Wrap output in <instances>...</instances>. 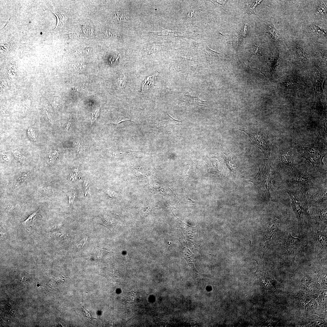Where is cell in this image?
Segmentation results:
<instances>
[{
	"label": "cell",
	"mask_w": 327,
	"mask_h": 327,
	"mask_svg": "<svg viewBox=\"0 0 327 327\" xmlns=\"http://www.w3.org/2000/svg\"><path fill=\"white\" fill-rule=\"evenodd\" d=\"M57 18V22L56 28H61L64 27L68 20L67 15L61 11H58L56 14L53 13Z\"/></svg>",
	"instance_id": "obj_13"
},
{
	"label": "cell",
	"mask_w": 327,
	"mask_h": 327,
	"mask_svg": "<svg viewBox=\"0 0 327 327\" xmlns=\"http://www.w3.org/2000/svg\"><path fill=\"white\" fill-rule=\"evenodd\" d=\"M40 191L43 194L51 195L54 193V190L50 186L44 185L40 187Z\"/></svg>",
	"instance_id": "obj_24"
},
{
	"label": "cell",
	"mask_w": 327,
	"mask_h": 327,
	"mask_svg": "<svg viewBox=\"0 0 327 327\" xmlns=\"http://www.w3.org/2000/svg\"><path fill=\"white\" fill-rule=\"evenodd\" d=\"M254 260L256 262V263H257V268L256 270V272H253V273L254 275V277L256 275V273L257 272H258V271L259 270V264L258 262L256 260Z\"/></svg>",
	"instance_id": "obj_41"
},
{
	"label": "cell",
	"mask_w": 327,
	"mask_h": 327,
	"mask_svg": "<svg viewBox=\"0 0 327 327\" xmlns=\"http://www.w3.org/2000/svg\"><path fill=\"white\" fill-rule=\"evenodd\" d=\"M325 154L322 153L316 148L311 147L305 149L301 157L308 160L313 166H319L323 165V159Z\"/></svg>",
	"instance_id": "obj_5"
},
{
	"label": "cell",
	"mask_w": 327,
	"mask_h": 327,
	"mask_svg": "<svg viewBox=\"0 0 327 327\" xmlns=\"http://www.w3.org/2000/svg\"><path fill=\"white\" fill-rule=\"evenodd\" d=\"M259 170L255 177L249 181L253 183L262 192L265 193L268 199L271 198L270 190L272 187V175L270 173V167L269 159L265 160L263 167L259 166Z\"/></svg>",
	"instance_id": "obj_2"
},
{
	"label": "cell",
	"mask_w": 327,
	"mask_h": 327,
	"mask_svg": "<svg viewBox=\"0 0 327 327\" xmlns=\"http://www.w3.org/2000/svg\"><path fill=\"white\" fill-rule=\"evenodd\" d=\"M76 148L77 149V152L78 153L81 154L82 153V148L81 145L79 143H78L76 146Z\"/></svg>",
	"instance_id": "obj_36"
},
{
	"label": "cell",
	"mask_w": 327,
	"mask_h": 327,
	"mask_svg": "<svg viewBox=\"0 0 327 327\" xmlns=\"http://www.w3.org/2000/svg\"><path fill=\"white\" fill-rule=\"evenodd\" d=\"M127 80V74L126 73L121 74L116 80V84L117 87L120 90H123L125 87Z\"/></svg>",
	"instance_id": "obj_14"
},
{
	"label": "cell",
	"mask_w": 327,
	"mask_h": 327,
	"mask_svg": "<svg viewBox=\"0 0 327 327\" xmlns=\"http://www.w3.org/2000/svg\"><path fill=\"white\" fill-rule=\"evenodd\" d=\"M240 130L249 135L252 144L261 150L265 156L269 159L272 144L268 136L261 131L253 129Z\"/></svg>",
	"instance_id": "obj_3"
},
{
	"label": "cell",
	"mask_w": 327,
	"mask_h": 327,
	"mask_svg": "<svg viewBox=\"0 0 327 327\" xmlns=\"http://www.w3.org/2000/svg\"><path fill=\"white\" fill-rule=\"evenodd\" d=\"M299 298L302 306H304L309 301V298L305 294L301 293L299 295Z\"/></svg>",
	"instance_id": "obj_26"
},
{
	"label": "cell",
	"mask_w": 327,
	"mask_h": 327,
	"mask_svg": "<svg viewBox=\"0 0 327 327\" xmlns=\"http://www.w3.org/2000/svg\"><path fill=\"white\" fill-rule=\"evenodd\" d=\"M112 17L114 21L117 23H121L127 22L126 17L121 12L115 11L113 12Z\"/></svg>",
	"instance_id": "obj_17"
},
{
	"label": "cell",
	"mask_w": 327,
	"mask_h": 327,
	"mask_svg": "<svg viewBox=\"0 0 327 327\" xmlns=\"http://www.w3.org/2000/svg\"><path fill=\"white\" fill-rule=\"evenodd\" d=\"M2 158L4 160L8 162L9 161V157L6 154H4L2 153Z\"/></svg>",
	"instance_id": "obj_39"
},
{
	"label": "cell",
	"mask_w": 327,
	"mask_h": 327,
	"mask_svg": "<svg viewBox=\"0 0 327 327\" xmlns=\"http://www.w3.org/2000/svg\"><path fill=\"white\" fill-rule=\"evenodd\" d=\"M310 281V279L308 276H305L301 281V284L305 287L308 286Z\"/></svg>",
	"instance_id": "obj_34"
},
{
	"label": "cell",
	"mask_w": 327,
	"mask_h": 327,
	"mask_svg": "<svg viewBox=\"0 0 327 327\" xmlns=\"http://www.w3.org/2000/svg\"><path fill=\"white\" fill-rule=\"evenodd\" d=\"M28 177V174L27 173H24L17 177L14 180L12 186L15 190L18 189L21 186L26 182Z\"/></svg>",
	"instance_id": "obj_12"
},
{
	"label": "cell",
	"mask_w": 327,
	"mask_h": 327,
	"mask_svg": "<svg viewBox=\"0 0 327 327\" xmlns=\"http://www.w3.org/2000/svg\"><path fill=\"white\" fill-rule=\"evenodd\" d=\"M12 153L16 160L21 163H24L26 160V157L18 150L12 151Z\"/></svg>",
	"instance_id": "obj_25"
},
{
	"label": "cell",
	"mask_w": 327,
	"mask_h": 327,
	"mask_svg": "<svg viewBox=\"0 0 327 327\" xmlns=\"http://www.w3.org/2000/svg\"><path fill=\"white\" fill-rule=\"evenodd\" d=\"M312 212L313 219L322 224L327 226V202L319 204Z\"/></svg>",
	"instance_id": "obj_7"
},
{
	"label": "cell",
	"mask_w": 327,
	"mask_h": 327,
	"mask_svg": "<svg viewBox=\"0 0 327 327\" xmlns=\"http://www.w3.org/2000/svg\"><path fill=\"white\" fill-rule=\"evenodd\" d=\"M72 120H71V118L70 119V120H69V121L68 122V124H67V126H66V129L67 130H68L70 129V128L71 126H72Z\"/></svg>",
	"instance_id": "obj_38"
},
{
	"label": "cell",
	"mask_w": 327,
	"mask_h": 327,
	"mask_svg": "<svg viewBox=\"0 0 327 327\" xmlns=\"http://www.w3.org/2000/svg\"><path fill=\"white\" fill-rule=\"evenodd\" d=\"M93 49L91 46H86L81 50L80 54L83 56H86L91 54L93 51Z\"/></svg>",
	"instance_id": "obj_28"
},
{
	"label": "cell",
	"mask_w": 327,
	"mask_h": 327,
	"mask_svg": "<svg viewBox=\"0 0 327 327\" xmlns=\"http://www.w3.org/2000/svg\"><path fill=\"white\" fill-rule=\"evenodd\" d=\"M72 67L74 70L80 71L85 69L86 65L83 63H76L73 64Z\"/></svg>",
	"instance_id": "obj_29"
},
{
	"label": "cell",
	"mask_w": 327,
	"mask_h": 327,
	"mask_svg": "<svg viewBox=\"0 0 327 327\" xmlns=\"http://www.w3.org/2000/svg\"><path fill=\"white\" fill-rule=\"evenodd\" d=\"M14 207V206H13V205H11V204L8 205L7 206V209H8L11 210Z\"/></svg>",
	"instance_id": "obj_42"
},
{
	"label": "cell",
	"mask_w": 327,
	"mask_h": 327,
	"mask_svg": "<svg viewBox=\"0 0 327 327\" xmlns=\"http://www.w3.org/2000/svg\"><path fill=\"white\" fill-rule=\"evenodd\" d=\"M27 134L30 139L33 142H36V135L34 130L31 127L29 128L27 130Z\"/></svg>",
	"instance_id": "obj_27"
},
{
	"label": "cell",
	"mask_w": 327,
	"mask_h": 327,
	"mask_svg": "<svg viewBox=\"0 0 327 327\" xmlns=\"http://www.w3.org/2000/svg\"><path fill=\"white\" fill-rule=\"evenodd\" d=\"M262 1H256L255 3L253 5H250L249 4H246L245 6L246 11L245 13H247L249 15H251L253 14L257 15L254 12V9Z\"/></svg>",
	"instance_id": "obj_21"
},
{
	"label": "cell",
	"mask_w": 327,
	"mask_h": 327,
	"mask_svg": "<svg viewBox=\"0 0 327 327\" xmlns=\"http://www.w3.org/2000/svg\"><path fill=\"white\" fill-rule=\"evenodd\" d=\"M10 18H9V19H8V21H7V22L6 24H5V26L4 27H3V28H2V29H3V28H5V26H6L8 24V22L9 21V20H10Z\"/></svg>",
	"instance_id": "obj_43"
},
{
	"label": "cell",
	"mask_w": 327,
	"mask_h": 327,
	"mask_svg": "<svg viewBox=\"0 0 327 327\" xmlns=\"http://www.w3.org/2000/svg\"><path fill=\"white\" fill-rule=\"evenodd\" d=\"M78 86L77 89L78 91L81 90L82 91V90H84L86 89V86L84 84Z\"/></svg>",
	"instance_id": "obj_40"
},
{
	"label": "cell",
	"mask_w": 327,
	"mask_h": 327,
	"mask_svg": "<svg viewBox=\"0 0 327 327\" xmlns=\"http://www.w3.org/2000/svg\"><path fill=\"white\" fill-rule=\"evenodd\" d=\"M314 326H323L325 324V322L323 320V319H318L314 320Z\"/></svg>",
	"instance_id": "obj_33"
},
{
	"label": "cell",
	"mask_w": 327,
	"mask_h": 327,
	"mask_svg": "<svg viewBox=\"0 0 327 327\" xmlns=\"http://www.w3.org/2000/svg\"><path fill=\"white\" fill-rule=\"evenodd\" d=\"M287 193L290 197L292 208L299 223L304 224L307 213V194L303 189H287Z\"/></svg>",
	"instance_id": "obj_1"
},
{
	"label": "cell",
	"mask_w": 327,
	"mask_h": 327,
	"mask_svg": "<svg viewBox=\"0 0 327 327\" xmlns=\"http://www.w3.org/2000/svg\"><path fill=\"white\" fill-rule=\"evenodd\" d=\"M327 8L326 5L325 3H322L320 4L318 7L316 9L315 14L319 16H324L326 15Z\"/></svg>",
	"instance_id": "obj_22"
},
{
	"label": "cell",
	"mask_w": 327,
	"mask_h": 327,
	"mask_svg": "<svg viewBox=\"0 0 327 327\" xmlns=\"http://www.w3.org/2000/svg\"><path fill=\"white\" fill-rule=\"evenodd\" d=\"M188 98L189 104L192 105H201L205 104L206 101H203L199 99L197 96H192L188 94L186 95Z\"/></svg>",
	"instance_id": "obj_18"
},
{
	"label": "cell",
	"mask_w": 327,
	"mask_h": 327,
	"mask_svg": "<svg viewBox=\"0 0 327 327\" xmlns=\"http://www.w3.org/2000/svg\"><path fill=\"white\" fill-rule=\"evenodd\" d=\"M327 183L319 187L311 197L310 200L313 203L317 204L327 202Z\"/></svg>",
	"instance_id": "obj_8"
},
{
	"label": "cell",
	"mask_w": 327,
	"mask_h": 327,
	"mask_svg": "<svg viewBox=\"0 0 327 327\" xmlns=\"http://www.w3.org/2000/svg\"><path fill=\"white\" fill-rule=\"evenodd\" d=\"M158 73V72H157L151 75L148 76L144 80L141 85V90L144 93L147 91L154 84L155 81L157 78Z\"/></svg>",
	"instance_id": "obj_11"
},
{
	"label": "cell",
	"mask_w": 327,
	"mask_h": 327,
	"mask_svg": "<svg viewBox=\"0 0 327 327\" xmlns=\"http://www.w3.org/2000/svg\"><path fill=\"white\" fill-rule=\"evenodd\" d=\"M183 246V257L187 261L189 266L190 269L192 272L195 273H198V272L195 269L193 264L194 260V255L189 249L187 243H185L184 241Z\"/></svg>",
	"instance_id": "obj_9"
},
{
	"label": "cell",
	"mask_w": 327,
	"mask_h": 327,
	"mask_svg": "<svg viewBox=\"0 0 327 327\" xmlns=\"http://www.w3.org/2000/svg\"><path fill=\"white\" fill-rule=\"evenodd\" d=\"M39 210V209L36 212H35L33 213L32 214L30 215L27 218V219L26 220H25V221H24L22 223V224H24H24H25L28 222H30L32 221V220H33V219L34 218H35V216L36 215L37 213V212H38V211Z\"/></svg>",
	"instance_id": "obj_32"
},
{
	"label": "cell",
	"mask_w": 327,
	"mask_h": 327,
	"mask_svg": "<svg viewBox=\"0 0 327 327\" xmlns=\"http://www.w3.org/2000/svg\"><path fill=\"white\" fill-rule=\"evenodd\" d=\"M60 228V226L59 225H54L49 226L48 229L49 231H51L59 229Z\"/></svg>",
	"instance_id": "obj_37"
},
{
	"label": "cell",
	"mask_w": 327,
	"mask_h": 327,
	"mask_svg": "<svg viewBox=\"0 0 327 327\" xmlns=\"http://www.w3.org/2000/svg\"><path fill=\"white\" fill-rule=\"evenodd\" d=\"M82 31L86 36H91L94 35V30L93 28L86 24H82Z\"/></svg>",
	"instance_id": "obj_23"
},
{
	"label": "cell",
	"mask_w": 327,
	"mask_h": 327,
	"mask_svg": "<svg viewBox=\"0 0 327 327\" xmlns=\"http://www.w3.org/2000/svg\"><path fill=\"white\" fill-rule=\"evenodd\" d=\"M99 33L102 36L106 38L113 37L116 36V34L113 30L108 28H102L100 31Z\"/></svg>",
	"instance_id": "obj_19"
},
{
	"label": "cell",
	"mask_w": 327,
	"mask_h": 327,
	"mask_svg": "<svg viewBox=\"0 0 327 327\" xmlns=\"http://www.w3.org/2000/svg\"><path fill=\"white\" fill-rule=\"evenodd\" d=\"M68 36L70 38L72 39H77L78 38L79 36L78 34L74 32L69 34Z\"/></svg>",
	"instance_id": "obj_35"
},
{
	"label": "cell",
	"mask_w": 327,
	"mask_h": 327,
	"mask_svg": "<svg viewBox=\"0 0 327 327\" xmlns=\"http://www.w3.org/2000/svg\"><path fill=\"white\" fill-rule=\"evenodd\" d=\"M119 58V55L117 54L111 57L109 60L110 64L112 65H115L117 63Z\"/></svg>",
	"instance_id": "obj_31"
},
{
	"label": "cell",
	"mask_w": 327,
	"mask_h": 327,
	"mask_svg": "<svg viewBox=\"0 0 327 327\" xmlns=\"http://www.w3.org/2000/svg\"><path fill=\"white\" fill-rule=\"evenodd\" d=\"M130 120L127 117L120 114H114L109 119L107 124H117L122 121Z\"/></svg>",
	"instance_id": "obj_16"
},
{
	"label": "cell",
	"mask_w": 327,
	"mask_h": 327,
	"mask_svg": "<svg viewBox=\"0 0 327 327\" xmlns=\"http://www.w3.org/2000/svg\"><path fill=\"white\" fill-rule=\"evenodd\" d=\"M309 30L311 33L314 35L318 36H326V31L316 25L309 26Z\"/></svg>",
	"instance_id": "obj_15"
},
{
	"label": "cell",
	"mask_w": 327,
	"mask_h": 327,
	"mask_svg": "<svg viewBox=\"0 0 327 327\" xmlns=\"http://www.w3.org/2000/svg\"><path fill=\"white\" fill-rule=\"evenodd\" d=\"M280 223V218L277 216H274L270 221L265 236L264 252L268 248L271 242L277 232Z\"/></svg>",
	"instance_id": "obj_6"
},
{
	"label": "cell",
	"mask_w": 327,
	"mask_h": 327,
	"mask_svg": "<svg viewBox=\"0 0 327 327\" xmlns=\"http://www.w3.org/2000/svg\"><path fill=\"white\" fill-rule=\"evenodd\" d=\"M302 239L292 236L290 232L288 234L286 241L283 247L289 253L290 264L294 263L296 256L302 250Z\"/></svg>",
	"instance_id": "obj_4"
},
{
	"label": "cell",
	"mask_w": 327,
	"mask_h": 327,
	"mask_svg": "<svg viewBox=\"0 0 327 327\" xmlns=\"http://www.w3.org/2000/svg\"><path fill=\"white\" fill-rule=\"evenodd\" d=\"M315 233L318 243L321 248L325 251L327 252L326 234L318 227L314 228Z\"/></svg>",
	"instance_id": "obj_10"
},
{
	"label": "cell",
	"mask_w": 327,
	"mask_h": 327,
	"mask_svg": "<svg viewBox=\"0 0 327 327\" xmlns=\"http://www.w3.org/2000/svg\"><path fill=\"white\" fill-rule=\"evenodd\" d=\"M100 108L94 111L92 113V115L91 117V124H93L97 119L98 117L100 112Z\"/></svg>",
	"instance_id": "obj_30"
},
{
	"label": "cell",
	"mask_w": 327,
	"mask_h": 327,
	"mask_svg": "<svg viewBox=\"0 0 327 327\" xmlns=\"http://www.w3.org/2000/svg\"><path fill=\"white\" fill-rule=\"evenodd\" d=\"M296 48V53L298 58L300 61L304 63H305L307 60V55L306 52L300 47L297 46Z\"/></svg>",
	"instance_id": "obj_20"
}]
</instances>
